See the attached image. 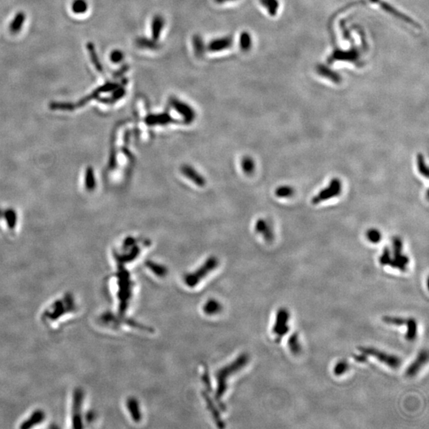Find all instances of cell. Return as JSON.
Instances as JSON below:
<instances>
[{
	"mask_svg": "<svg viewBox=\"0 0 429 429\" xmlns=\"http://www.w3.org/2000/svg\"><path fill=\"white\" fill-rule=\"evenodd\" d=\"M358 349L361 353L364 354L366 356H371L376 358L378 361L386 364L389 367L392 368V369H397L401 365V360H400V358L393 356V355H391V354L386 353V352H382L380 350L376 349V348L359 347V348H358Z\"/></svg>",
	"mask_w": 429,
	"mask_h": 429,
	"instance_id": "1",
	"label": "cell"
},
{
	"mask_svg": "<svg viewBox=\"0 0 429 429\" xmlns=\"http://www.w3.org/2000/svg\"><path fill=\"white\" fill-rule=\"evenodd\" d=\"M402 241L399 238L393 239V257H391L388 266L398 269L400 271H406L407 266L409 263V258L402 253Z\"/></svg>",
	"mask_w": 429,
	"mask_h": 429,
	"instance_id": "2",
	"label": "cell"
},
{
	"mask_svg": "<svg viewBox=\"0 0 429 429\" xmlns=\"http://www.w3.org/2000/svg\"><path fill=\"white\" fill-rule=\"evenodd\" d=\"M342 185L341 181L337 179L334 178L330 182V184L327 187L318 193L317 196H314L313 198V204L317 205L319 203L323 202L324 200H329V199L333 198L335 196H339V193L341 192Z\"/></svg>",
	"mask_w": 429,
	"mask_h": 429,
	"instance_id": "3",
	"label": "cell"
},
{
	"mask_svg": "<svg viewBox=\"0 0 429 429\" xmlns=\"http://www.w3.org/2000/svg\"><path fill=\"white\" fill-rule=\"evenodd\" d=\"M233 43V38L230 35L215 37L212 39L207 45V50L210 53H222L231 49Z\"/></svg>",
	"mask_w": 429,
	"mask_h": 429,
	"instance_id": "4",
	"label": "cell"
},
{
	"mask_svg": "<svg viewBox=\"0 0 429 429\" xmlns=\"http://www.w3.org/2000/svg\"><path fill=\"white\" fill-rule=\"evenodd\" d=\"M290 317L288 310L286 309H281L277 314L276 322L274 324L273 331L275 335H278V339L283 337L289 331L288 326V321Z\"/></svg>",
	"mask_w": 429,
	"mask_h": 429,
	"instance_id": "5",
	"label": "cell"
},
{
	"mask_svg": "<svg viewBox=\"0 0 429 429\" xmlns=\"http://www.w3.org/2000/svg\"><path fill=\"white\" fill-rule=\"evenodd\" d=\"M170 105L174 107V110H176L179 114L184 117L187 123H190L194 120L196 116L195 110H193L192 107L187 105L186 103L183 102L182 100L178 98H171Z\"/></svg>",
	"mask_w": 429,
	"mask_h": 429,
	"instance_id": "6",
	"label": "cell"
},
{
	"mask_svg": "<svg viewBox=\"0 0 429 429\" xmlns=\"http://www.w3.org/2000/svg\"><path fill=\"white\" fill-rule=\"evenodd\" d=\"M166 21L162 14H155L150 23V35L151 38L159 41L162 37L164 30L166 28Z\"/></svg>",
	"mask_w": 429,
	"mask_h": 429,
	"instance_id": "7",
	"label": "cell"
},
{
	"mask_svg": "<svg viewBox=\"0 0 429 429\" xmlns=\"http://www.w3.org/2000/svg\"><path fill=\"white\" fill-rule=\"evenodd\" d=\"M428 359H429V354H428L427 351H425V350L421 351L419 355L417 356V358L414 360V362L411 364L409 367L407 368L406 372H405L406 376L409 377V378L416 376L419 373L421 368L423 367L425 363L428 362Z\"/></svg>",
	"mask_w": 429,
	"mask_h": 429,
	"instance_id": "8",
	"label": "cell"
},
{
	"mask_svg": "<svg viewBox=\"0 0 429 429\" xmlns=\"http://www.w3.org/2000/svg\"><path fill=\"white\" fill-rule=\"evenodd\" d=\"M181 172L186 178L194 182L195 184L199 186H204L205 184V178L200 176V174L190 166H184L181 168Z\"/></svg>",
	"mask_w": 429,
	"mask_h": 429,
	"instance_id": "9",
	"label": "cell"
},
{
	"mask_svg": "<svg viewBox=\"0 0 429 429\" xmlns=\"http://www.w3.org/2000/svg\"><path fill=\"white\" fill-rule=\"evenodd\" d=\"M215 266H216V261H215L214 258H212V259L209 260V262L205 264V266H203L201 270H200V271L197 272L196 274H192V275H195V276L196 277L187 278V279H186L187 284L190 285V286H195V285L197 284V282H198L199 279H200V275L206 274V273L208 274V273H209V272Z\"/></svg>",
	"mask_w": 429,
	"mask_h": 429,
	"instance_id": "10",
	"label": "cell"
},
{
	"mask_svg": "<svg viewBox=\"0 0 429 429\" xmlns=\"http://www.w3.org/2000/svg\"><path fill=\"white\" fill-rule=\"evenodd\" d=\"M255 229L258 233L263 235V237L266 239V240L269 242L272 241L274 235L272 233L271 228L266 223V221L262 219H258L255 224Z\"/></svg>",
	"mask_w": 429,
	"mask_h": 429,
	"instance_id": "11",
	"label": "cell"
},
{
	"mask_svg": "<svg viewBox=\"0 0 429 429\" xmlns=\"http://www.w3.org/2000/svg\"><path fill=\"white\" fill-rule=\"evenodd\" d=\"M159 41H155L152 38H146V37H139L136 39V45L139 49H145V50H156L159 48L158 45Z\"/></svg>",
	"mask_w": 429,
	"mask_h": 429,
	"instance_id": "12",
	"label": "cell"
},
{
	"mask_svg": "<svg viewBox=\"0 0 429 429\" xmlns=\"http://www.w3.org/2000/svg\"><path fill=\"white\" fill-rule=\"evenodd\" d=\"M239 48L242 51L248 52L250 50L253 45V39L250 34L248 31H243L239 35Z\"/></svg>",
	"mask_w": 429,
	"mask_h": 429,
	"instance_id": "13",
	"label": "cell"
},
{
	"mask_svg": "<svg viewBox=\"0 0 429 429\" xmlns=\"http://www.w3.org/2000/svg\"><path fill=\"white\" fill-rule=\"evenodd\" d=\"M192 47L196 55L202 57L207 50V45H205L202 37L198 35H195L192 37Z\"/></svg>",
	"mask_w": 429,
	"mask_h": 429,
	"instance_id": "14",
	"label": "cell"
},
{
	"mask_svg": "<svg viewBox=\"0 0 429 429\" xmlns=\"http://www.w3.org/2000/svg\"><path fill=\"white\" fill-rule=\"evenodd\" d=\"M406 338L409 341H413L417 336V322L413 318H409L407 322Z\"/></svg>",
	"mask_w": 429,
	"mask_h": 429,
	"instance_id": "15",
	"label": "cell"
},
{
	"mask_svg": "<svg viewBox=\"0 0 429 429\" xmlns=\"http://www.w3.org/2000/svg\"><path fill=\"white\" fill-rule=\"evenodd\" d=\"M288 347L294 356H299L301 352L300 342H299L298 335L296 333L292 334L290 338L288 339Z\"/></svg>",
	"mask_w": 429,
	"mask_h": 429,
	"instance_id": "16",
	"label": "cell"
},
{
	"mask_svg": "<svg viewBox=\"0 0 429 429\" xmlns=\"http://www.w3.org/2000/svg\"><path fill=\"white\" fill-rule=\"evenodd\" d=\"M260 2L272 16H274L278 12V0H260Z\"/></svg>",
	"mask_w": 429,
	"mask_h": 429,
	"instance_id": "17",
	"label": "cell"
},
{
	"mask_svg": "<svg viewBox=\"0 0 429 429\" xmlns=\"http://www.w3.org/2000/svg\"><path fill=\"white\" fill-rule=\"evenodd\" d=\"M382 321L387 324L396 325V326H403L406 325L408 322V319L406 318H402V317H382Z\"/></svg>",
	"mask_w": 429,
	"mask_h": 429,
	"instance_id": "18",
	"label": "cell"
},
{
	"mask_svg": "<svg viewBox=\"0 0 429 429\" xmlns=\"http://www.w3.org/2000/svg\"><path fill=\"white\" fill-rule=\"evenodd\" d=\"M242 168L243 171L245 172L247 174H250L253 173L255 168V165L253 162L251 157H243L242 160Z\"/></svg>",
	"mask_w": 429,
	"mask_h": 429,
	"instance_id": "19",
	"label": "cell"
},
{
	"mask_svg": "<svg viewBox=\"0 0 429 429\" xmlns=\"http://www.w3.org/2000/svg\"><path fill=\"white\" fill-rule=\"evenodd\" d=\"M293 192H294L293 188H291L289 186H281L279 188H277L275 194L281 198H287V197L292 196L293 195Z\"/></svg>",
	"mask_w": 429,
	"mask_h": 429,
	"instance_id": "20",
	"label": "cell"
},
{
	"mask_svg": "<svg viewBox=\"0 0 429 429\" xmlns=\"http://www.w3.org/2000/svg\"><path fill=\"white\" fill-rule=\"evenodd\" d=\"M349 363H348L346 360H341V361H339V362L336 364V366H335V369H334V374H335L336 376H340V375H343V374H345L346 372L349 370Z\"/></svg>",
	"mask_w": 429,
	"mask_h": 429,
	"instance_id": "21",
	"label": "cell"
},
{
	"mask_svg": "<svg viewBox=\"0 0 429 429\" xmlns=\"http://www.w3.org/2000/svg\"><path fill=\"white\" fill-rule=\"evenodd\" d=\"M417 164H418V169H419L420 173L422 174V176L428 178V176H429V169H428L423 154L420 153L419 155L417 156Z\"/></svg>",
	"mask_w": 429,
	"mask_h": 429,
	"instance_id": "22",
	"label": "cell"
},
{
	"mask_svg": "<svg viewBox=\"0 0 429 429\" xmlns=\"http://www.w3.org/2000/svg\"><path fill=\"white\" fill-rule=\"evenodd\" d=\"M170 117L168 116L166 114H159V115H153V116L149 117L147 119V123L149 124H155V123H170Z\"/></svg>",
	"mask_w": 429,
	"mask_h": 429,
	"instance_id": "23",
	"label": "cell"
},
{
	"mask_svg": "<svg viewBox=\"0 0 429 429\" xmlns=\"http://www.w3.org/2000/svg\"><path fill=\"white\" fill-rule=\"evenodd\" d=\"M366 236H367L368 240L372 243H379L381 241V239H382V235H381L380 231H378L377 229H370L367 231Z\"/></svg>",
	"mask_w": 429,
	"mask_h": 429,
	"instance_id": "24",
	"label": "cell"
},
{
	"mask_svg": "<svg viewBox=\"0 0 429 429\" xmlns=\"http://www.w3.org/2000/svg\"><path fill=\"white\" fill-rule=\"evenodd\" d=\"M88 10V4L84 0H76L72 4V10L74 12L82 13L85 12Z\"/></svg>",
	"mask_w": 429,
	"mask_h": 429,
	"instance_id": "25",
	"label": "cell"
},
{
	"mask_svg": "<svg viewBox=\"0 0 429 429\" xmlns=\"http://www.w3.org/2000/svg\"><path fill=\"white\" fill-rule=\"evenodd\" d=\"M43 418H44V415H43L42 413L41 412H37V413H35V414L31 417V419L28 420V421L25 423V425L22 427L23 428H28L31 427L32 425H35V424H37L39 421H42Z\"/></svg>",
	"mask_w": 429,
	"mask_h": 429,
	"instance_id": "26",
	"label": "cell"
},
{
	"mask_svg": "<svg viewBox=\"0 0 429 429\" xmlns=\"http://www.w3.org/2000/svg\"><path fill=\"white\" fill-rule=\"evenodd\" d=\"M125 58L124 53L119 50V49H115L113 50L110 54V62H112L114 64H119L123 62Z\"/></svg>",
	"mask_w": 429,
	"mask_h": 429,
	"instance_id": "27",
	"label": "cell"
},
{
	"mask_svg": "<svg viewBox=\"0 0 429 429\" xmlns=\"http://www.w3.org/2000/svg\"><path fill=\"white\" fill-rule=\"evenodd\" d=\"M219 305L215 300H210L205 307V310L208 314L215 313L219 310Z\"/></svg>",
	"mask_w": 429,
	"mask_h": 429,
	"instance_id": "28",
	"label": "cell"
},
{
	"mask_svg": "<svg viewBox=\"0 0 429 429\" xmlns=\"http://www.w3.org/2000/svg\"><path fill=\"white\" fill-rule=\"evenodd\" d=\"M23 20H24V15L23 14H19L17 17V19H15V20L13 22L12 25H11V30H12L14 32H17V31H19L20 30V27L22 26V24L23 23Z\"/></svg>",
	"mask_w": 429,
	"mask_h": 429,
	"instance_id": "29",
	"label": "cell"
},
{
	"mask_svg": "<svg viewBox=\"0 0 429 429\" xmlns=\"http://www.w3.org/2000/svg\"><path fill=\"white\" fill-rule=\"evenodd\" d=\"M147 266H149V268H150L152 270H153L154 273H156L157 274H160V275H163L165 273H166V269L163 267V266H159V265H157L155 263H152V262H148Z\"/></svg>",
	"mask_w": 429,
	"mask_h": 429,
	"instance_id": "30",
	"label": "cell"
},
{
	"mask_svg": "<svg viewBox=\"0 0 429 429\" xmlns=\"http://www.w3.org/2000/svg\"><path fill=\"white\" fill-rule=\"evenodd\" d=\"M131 400V403H132V405H133L134 408H132L131 405H129V409H136V408H137L138 407V403L137 404H136V401H135V400ZM132 415H133L134 418H135V420H137V421L139 419V417H140V413H139V412H138V411L136 410H133V412H132Z\"/></svg>",
	"mask_w": 429,
	"mask_h": 429,
	"instance_id": "31",
	"label": "cell"
},
{
	"mask_svg": "<svg viewBox=\"0 0 429 429\" xmlns=\"http://www.w3.org/2000/svg\"><path fill=\"white\" fill-rule=\"evenodd\" d=\"M353 357L358 362H365L367 360V356L362 353L361 355H355Z\"/></svg>",
	"mask_w": 429,
	"mask_h": 429,
	"instance_id": "32",
	"label": "cell"
},
{
	"mask_svg": "<svg viewBox=\"0 0 429 429\" xmlns=\"http://www.w3.org/2000/svg\"><path fill=\"white\" fill-rule=\"evenodd\" d=\"M214 2L218 3V4H225V3H227V2H234L235 0H214Z\"/></svg>",
	"mask_w": 429,
	"mask_h": 429,
	"instance_id": "33",
	"label": "cell"
}]
</instances>
